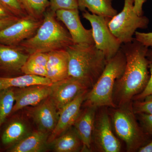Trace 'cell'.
<instances>
[{"instance_id": "cell-1", "label": "cell", "mask_w": 152, "mask_h": 152, "mask_svg": "<svg viewBox=\"0 0 152 152\" xmlns=\"http://www.w3.org/2000/svg\"><path fill=\"white\" fill-rule=\"evenodd\" d=\"M126 64L121 77L115 83L113 101L116 107L132 102L133 98L145 88L150 78L149 62L147 57L148 48L134 39L121 47Z\"/></svg>"}, {"instance_id": "cell-2", "label": "cell", "mask_w": 152, "mask_h": 152, "mask_svg": "<svg viewBox=\"0 0 152 152\" xmlns=\"http://www.w3.org/2000/svg\"><path fill=\"white\" fill-rule=\"evenodd\" d=\"M69 55V77L84 82L90 88L105 67L107 60L95 45L73 44L66 49Z\"/></svg>"}, {"instance_id": "cell-3", "label": "cell", "mask_w": 152, "mask_h": 152, "mask_svg": "<svg viewBox=\"0 0 152 152\" xmlns=\"http://www.w3.org/2000/svg\"><path fill=\"white\" fill-rule=\"evenodd\" d=\"M59 21L56 12L48 8L36 34L19 45L30 55L36 53H48L66 50L73 42L69 33Z\"/></svg>"}, {"instance_id": "cell-4", "label": "cell", "mask_w": 152, "mask_h": 152, "mask_svg": "<svg viewBox=\"0 0 152 152\" xmlns=\"http://www.w3.org/2000/svg\"><path fill=\"white\" fill-rule=\"evenodd\" d=\"M126 64V57L121 49L107 61L105 67L95 85L87 93L83 105L96 107H117L113 95L116 81L122 75Z\"/></svg>"}, {"instance_id": "cell-5", "label": "cell", "mask_w": 152, "mask_h": 152, "mask_svg": "<svg viewBox=\"0 0 152 152\" xmlns=\"http://www.w3.org/2000/svg\"><path fill=\"white\" fill-rule=\"evenodd\" d=\"M114 109L111 117L117 134L126 144L127 151H138L148 143L150 136L139 124L132 102Z\"/></svg>"}, {"instance_id": "cell-6", "label": "cell", "mask_w": 152, "mask_h": 152, "mask_svg": "<svg viewBox=\"0 0 152 152\" xmlns=\"http://www.w3.org/2000/svg\"><path fill=\"white\" fill-rule=\"evenodd\" d=\"M134 0H124L122 10L108 21L111 31L122 44L131 42L138 29H146L149 20L144 15H139L134 11Z\"/></svg>"}, {"instance_id": "cell-7", "label": "cell", "mask_w": 152, "mask_h": 152, "mask_svg": "<svg viewBox=\"0 0 152 152\" xmlns=\"http://www.w3.org/2000/svg\"><path fill=\"white\" fill-rule=\"evenodd\" d=\"M83 16L91 26L95 46L103 53L107 60L111 58L119 51L122 44L111 31L108 26L110 19L94 15L86 10Z\"/></svg>"}, {"instance_id": "cell-8", "label": "cell", "mask_w": 152, "mask_h": 152, "mask_svg": "<svg viewBox=\"0 0 152 152\" xmlns=\"http://www.w3.org/2000/svg\"><path fill=\"white\" fill-rule=\"evenodd\" d=\"M92 144L99 151L119 152L121 143L114 135L110 119L105 109L96 113L93 130Z\"/></svg>"}, {"instance_id": "cell-9", "label": "cell", "mask_w": 152, "mask_h": 152, "mask_svg": "<svg viewBox=\"0 0 152 152\" xmlns=\"http://www.w3.org/2000/svg\"><path fill=\"white\" fill-rule=\"evenodd\" d=\"M26 115L15 113L9 116L1 128L0 147L1 152H7L33 132Z\"/></svg>"}, {"instance_id": "cell-10", "label": "cell", "mask_w": 152, "mask_h": 152, "mask_svg": "<svg viewBox=\"0 0 152 152\" xmlns=\"http://www.w3.org/2000/svg\"><path fill=\"white\" fill-rule=\"evenodd\" d=\"M23 110L37 130L50 135L56 127L59 116V112L50 96L38 104L26 107Z\"/></svg>"}, {"instance_id": "cell-11", "label": "cell", "mask_w": 152, "mask_h": 152, "mask_svg": "<svg viewBox=\"0 0 152 152\" xmlns=\"http://www.w3.org/2000/svg\"><path fill=\"white\" fill-rule=\"evenodd\" d=\"M42 20L27 15L0 30V43L8 45H19L32 37L39 27Z\"/></svg>"}, {"instance_id": "cell-12", "label": "cell", "mask_w": 152, "mask_h": 152, "mask_svg": "<svg viewBox=\"0 0 152 152\" xmlns=\"http://www.w3.org/2000/svg\"><path fill=\"white\" fill-rule=\"evenodd\" d=\"M30 54L20 45L0 43V77L23 75L22 68Z\"/></svg>"}, {"instance_id": "cell-13", "label": "cell", "mask_w": 152, "mask_h": 152, "mask_svg": "<svg viewBox=\"0 0 152 152\" xmlns=\"http://www.w3.org/2000/svg\"><path fill=\"white\" fill-rule=\"evenodd\" d=\"M51 88L50 98L59 112L80 93L90 88L84 82L69 77L53 83Z\"/></svg>"}, {"instance_id": "cell-14", "label": "cell", "mask_w": 152, "mask_h": 152, "mask_svg": "<svg viewBox=\"0 0 152 152\" xmlns=\"http://www.w3.org/2000/svg\"><path fill=\"white\" fill-rule=\"evenodd\" d=\"M56 15L57 19L67 29L73 44L94 45L92 29H87L83 26L78 9L59 10L56 12Z\"/></svg>"}, {"instance_id": "cell-15", "label": "cell", "mask_w": 152, "mask_h": 152, "mask_svg": "<svg viewBox=\"0 0 152 152\" xmlns=\"http://www.w3.org/2000/svg\"><path fill=\"white\" fill-rule=\"evenodd\" d=\"M51 93V85H32L14 88L15 104L10 115L26 107L38 104L50 96Z\"/></svg>"}, {"instance_id": "cell-16", "label": "cell", "mask_w": 152, "mask_h": 152, "mask_svg": "<svg viewBox=\"0 0 152 152\" xmlns=\"http://www.w3.org/2000/svg\"><path fill=\"white\" fill-rule=\"evenodd\" d=\"M89 89L80 93L69 103L59 111L58 123L48 139L50 144L55 139L74 126L81 112V108Z\"/></svg>"}, {"instance_id": "cell-17", "label": "cell", "mask_w": 152, "mask_h": 152, "mask_svg": "<svg viewBox=\"0 0 152 152\" xmlns=\"http://www.w3.org/2000/svg\"><path fill=\"white\" fill-rule=\"evenodd\" d=\"M98 109L94 107H85L74 124V127L83 144L82 151H92V134Z\"/></svg>"}, {"instance_id": "cell-18", "label": "cell", "mask_w": 152, "mask_h": 152, "mask_svg": "<svg viewBox=\"0 0 152 152\" xmlns=\"http://www.w3.org/2000/svg\"><path fill=\"white\" fill-rule=\"evenodd\" d=\"M47 64V78L53 83L69 77V55L66 50L49 52Z\"/></svg>"}, {"instance_id": "cell-19", "label": "cell", "mask_w": 152, "mask_h": 152, "mask_svg": "<svg viewBox=\"0 0 152 152\" xmlns=\"http://www.w3.org/2000/svg\"><path fill=\"white\" fill-rule=\"evenodd\" d=\"M50 134L36 129L7 152H42L50 147L48 142Z\"/></svg>"}, {"instance_id": "cell-20", "label": "cell", "mask_w": 152, "mask_h": 152, "mask_svg": "<svg viewBox=\"0 0 152 152\" xmlns=\"http://www.w3.org/2000/svg\"><path fill=\"white\" fill-rule=\"evenodd\" d=\"M50 147L56 152H77L82 151L83 144L73 126L55 139Z\"/></svg>"}, {"instance_id": "cell-21", "label": "cell", "mask_w": 152, "mask_h": 152, "mask_svg": "<svg viewBox=\"0 0 152 152\" xmlns=\"http://www.w3.org/2000/svg\"><path fill=\"white\" fill-rule=\"evenodd\" d=\"M53 83L48 78L32 75L0 77V91L12 88H21L32 85H51Z\"/></svg>"}, {"instance_id": "cell-22", "label": "cell", "mask_w": 152, "mask_h": 152, "mask_svg": "<svg viewBox=\"0 0 152 152\" xmlns=\"http://www.w3.org/2000/svg\"><path fill=\"white\" fill-rule=\"evenodd\" d=\"M113 0H78L79 9H88L91 13L111 19L118 14L113 6Z\"/></svg>"}, {"instance_id": "cell-23", "label": "cell", "mask_w": 152, "mask_h": 152, "mask_svg": "<svg viewBox=\"0 0 152 152\" xmlns=\"http://www.w3.org/2000/svg\"><path fill=\"white\" fill-rule=\"evenodd\" d=\"M48 53H36L30 55L22 68L23 75L47 77V64Z\"/></svg>"}, {"instance_id": "cell-24", "label": "cell", "mask_w": 152, "mask_h": 152, "mask_svg": "<svg viewBox=\"0 0 152 152\" xmlns=\"http://www.w3.org/2000/svg\"><path fill=\"white\" fill-rule=\"evenodd\" d=\"M14 104V88L0 91V132L3 124L12 113Z\"/></svg>"}, {"instance_id": "cell-25", "label": "cell", "mask_w": 152, "mask_h": 152, "mask_svg": "<svg viewBox=\"0 0 152 152\" xmlns=\"http://www.w3.org/2000/svg\"><path fill=\"white\" fill-rule=\"evenodd\" d=\"M21 1L28 15L39 20L43 19L50 6L49 0H21Z\"/></svg>"}, {"instance_id": "cell-26", "label": "cell", "mask_w": 152, "mask_h": 152, "mask_svg": "<svg viewBox=\"0 0 152 152\" xmlns=\"http://www.w3.org/2000/svg\"><path fill=\"white\" fill-rule=\"evenodd\" d=\"M133 110L136 115L145 114L152 115V94L146 96L142 100L132 102Z\"/></svg>"}, {"instance_id": "cell-27", "label": "cell", "mask_w": 152, "mask_h": 152, "mask_svg": "<svg viewBox=\"0 0 152 152\" xmlns=\"http://www.w3.org/2000/svg\"><path fill=\"white\" fill-rule=\"evenodd\" d=\"M0 3L15 16L21 18L28 15L21 0H0Z\"/></svg>"}, {"instance_id": "cell-28", "label": "cell", "mask_w": 152, "mask_h": 152, "mask_svg": "<svg viewBox=\"0 0 152 152\" xmlns=\"http://www.w3.org/2000/svg\"><path fill=\"white\" fill-rule=\"evenodd\" d=\"M49 9L56 12L61 10L78 9V0H49Z\"/></svg>"}, {"instance_id": "cell-29", "label": "cell", "mask_w": 152, "mask_h": 152, "mask_svg": "<svg viewBox=\"0 0 152 152\" xmlns=\"http://www.w3.org/2000/svg\"><path fill=\"white\" fill-rule=\"evenodd\" d=\"M147 57L149 62V80L143 91L133 98V101L142 100L146 96L152 94V48H148L147 52Z\"/></svg>"}, {"instance_id": "cell-30", "label": "cell", "mask_w": 152, "mask_h": 152, "mask_svg": "<svg viewBox=\"0 0 152 152\" xmlns=\"http://www.w3.org/2000/svg\"><path fill=\"white\" fill-rule=\"evenodd\" d=\"M136 115L145 132L149 136H152V115L145 114Z\"/></svg>"}, {"instance_id": "cell-31", "label": "cell", "mask_w": 152, "mask_h": 152, "mask_svg": "<svg viewBox=\"0 0 152 152\" xmlns=\"http://www.w3.org/2000/svg\"><path fill=\"white\" fill-rule=\"evenodd\" d=\"M134 39L145 46L152 48V32L145 33L136 31Z\"/></svg>"}, {"instance_id": "cell-32", "label": "cell", "mask_w": 152, "mask_h": 152, "mask_svg": "<svg viewBox=\"0 0 152 152\" xmlns=\"http://www.w3.org/2000/svg\"><path fill=\"white\" fill-rule=\"evenodd\" d=\"M19 18H20L14 17L8 18L0 19V30H2L10 25L12 24Z\"/></svg>"}, {"instance_id": "cell-33", "label": "cell", "mask_w": 152, "mask_h": 152, "mask_svg": "<svg viewBox=\"0 0 152 152\" xmlns=\"http://www.w3.org/2000/svg\"><path fill=\"white\" fill-rule=\"evenodd\" d=\"M147 0H134V11L140 16L143 15V7L144 4L146 2Z\"/></svg>"}, {"instance_id": "cell-34", "label": "cell", "mask_w": 152, "mask_h": 152, "mask_svg": "<svg viewBox=\"0 0 152 152\" xmlns=\"http://www.w3.org/2000/svg\"><path fill=\"white\" fill-rule=\"evenodd\" d=\"M14 17L16 16L0 3V19L8 18Z\"/></svg>"}, {"instance_id": "cell-35", "label": "cell", "mask_w": 152, "mask_h": 152, "mask_svg": "<svg viewBox=\"0 0 152 152\" xmlns=\"http://www.w3.org/2000/svg\"><path fill=\"white\" fill-rule=\"evenodd\" d=\"M138 151L139 152H152V140L140 148Z\"/></svg>"}]
</instances>
